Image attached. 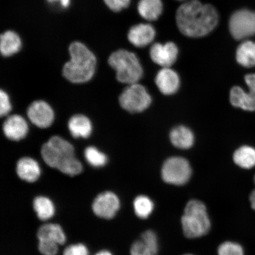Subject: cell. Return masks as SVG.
Masks as SVG:
<instances>
[{
  "mask_svg": "<svg viewBox=\"0 0 255 255\" xmlns=\"http://www.w3.org/2000/svg\"><path fill=\"white\" fill-rule=\"evenodd\" d=\"M2 129L7 138L13 141H19L27 134L28 125L23 117L13 115L4 121Z\"/></svg>",
  "mask_w": 255,
  "mask_h": 255,
  "instance_id": "2e32d148",
  "label": "cell"
},
{
  "mask_svg": "<svg viewBox=\"0 0 255 255\" xmlns=\"http://www.w3.org/2000/svg\"><path fill=\"white\" fill-rule=\"evenodd\" d=\"M191 175L190 165L186 159L171 157L164 162L161 176L165 183L175 186H182L190 180Z\"/></svg>",
  "mask_w": 255,
  "mask_h": 255,
  "instance_id": "52a82bcc",
  "label": "cell"
},
{
  "mask_svg": "<svg viewBox=\"0 0 255 255\" xmlns=\"http://www.w3.org/2000/svg\"><path fill=\"white\" fill-rule=\"evenodd\" d=\"M178 1H183V0H178Z\"/></svg>",
  "mask_w": 255,
  "mask_h": 255,
  "instance_id": "8d00e7d4",
  "label": "cell"
},
{
  "mask_svg": "<svg viewBox=\"0 0 255 255\" xmlns=\"http://www.w3.org/2000/svg\"><path fill=\"white\" fill-rule=\"evenodd\" d=\"M92 207L94 214L98 218L110 220L119 212L121 202L116 194L105 191L96 197Z\"/></svg>",
  "mask_w": 255,
  "mask_h": 255,
  "instance_id": "30bf717a",
  "label": "cell"
},
{
  "mask_svg": "<svg viewBox=\"0 0 255 255\" xmlns=\"http://www.w3.org/2000/svg\"><path fill=\"white\" fill-rule=\"evenodd\" d=\"M105 5L113 12H120L130 4V0H103Z\"/></svg>",
  "mask_w": 255,
  "mask_h": 255,
  "instance_id": "f546056e",
  "label": "cell"
},
{
  "mask_svg": "<svg viewBox=\"0 0 255 255\" xmlns=\"http://www.w3.org/2000/svg\"><path fill=\"white\" fill-rule=\"evenodd\" d=\"M133 210L138 218H149L154 210V203L149 197L145 195L137 196L133 202Z\"/></svg>",
  "mask_w": 255,
  "mask_h": 255,
  "instance_id": "484cf974",
  "label": "cell"
},
{
  "mask_svg": "<svg viewBox=\"0 0 255 255\" xmlns=\"http://www.w3.org/2000/svg\"><path fill=\"white\" fill-rule=\"evenodd\" d=\"M108 64L116 72L120 82L128 85L137 84L142 77L143 69L135 53L126 49L114 51L108 57Z\"/></svg>",
  "mask_w": 255,
  "mask_h": 255,
  "instance_id": "5b68a950",
  "label": "cell"
},
{
  "mask_svg": "<svg viewBox=\"0 0 255 255\" xmlns=\"http://www.w3.org/2000/svg\"><path fill=\"white\" fill-rule=\"evenodd\" d=\"M68 128L75 138H88L92 130V124L87 117L83 115H75L70 119Z\"/></svg>",
  "mask_w": 255,
  "mask_h": 255,
  "instance_id": "d6986e66",
  "label": "cell"
},
{
  "mask_svg": "<svg viewBox=\"0 0 255 255\" xmlns=\"http://www.w3.org/2000/svg\"><path fill=\"white\" fill-rule=\"evenodd\" d=\"M155 36V30L149 24L133 25L128 32V39L136 47H144L151 44Z\"/></svg>",
  "mask_w": 255,
  "mask_h": 255,
  "instance_id": "5bb4252c",
  "label": "cell"
},
{
  "mask_svg": "<svg viewBox=\"0 0 255 255\" xmlns=\"http://www.w3.org/2000/svg\"><path fill=\"white\" fill-rule=\"evenodd\" d=\"M155 83L162 94L173 95L180 87V78L177 73L170 68H163L156 76Z\"/></svg>",
  "mask_w": 255,
  "mask_h": 255,
  "instance_id": "9a60e30c",
  "label": "cell"
},
{
  "mask_svg": "<svg viewBox=\"0 0 255 255\" xmlns=\"http://www.w3.org/2000/svg\"><path fill=\"white\" fill-rule=\"evenodd\" d=\"M11 105L9 97L5 92L1 90L0 92V116L4 117L10 112Z\"/></svg>",
  "mask_w": 255,
  "mask_h": 255,
  "instance_id": "1f68e13d",
  "label": "cell"
},
{
  "mask_svg": "<svg viewBox=\"0 0 255 255\" xmlns=\"http://www.w3.org/2000/svg\"><path fill=\"white\" fill-rule=\"evenodd\" d=\"M27 116L32 123L41 128L50 127L55 119L52 108L43 101L32 103L28 108Z\"/></svg>",
  "mask_w": 255,
  "mask_h": 255,
  "instance_id": "8fae6325",
  "label": "cell"
},
{
  "mask_svg": "<svg viewBox=\"0 0 255 255\" xmlns=\"http://www.w3.org/2000/svg\"><path fill=\"white\" fill-rule=\"evenodd\" d=\"M38 248L42 255H56L59 251L58 244L46 240H40Z\"/></svg>",
  "mask_w": 255,
  "mask_h": 255,
  "instance_id": "f1b7e54d",
  "label": "cell"
},
{
  "mask_svg": "<svg viewBox=\"0 0 255 255\" xmlns=\"http://www.w3.org/2000/svg\"><path fill=\"white\" fill-rule=\"evenodd\" d=\"M33 209L41 221H47L55 215V205L52 201L46 197H36L33 201Z\"/></svg>",
  "mask_w": 255,
  "mask_h": 255,
  "instance_id": "cb8c5ba5",
  "label": "cell"
},
{
  "mask_svg": "<svg viewBox=\"0 0 255 255\" xmlns=\"http://www.w3.org/2000/svg\"><path fill=\"white\" fill-rule=\"evenodd\" d=\"M163 11L161 0H140L138 11L140 15L148 21L158 20Z\"/></svg>",
  "mask_w": 255,
  "mask_h": 255,
  "instance_id": "44dd1931",
  "label": "cell"
},
{
  "mask_svg": "<svg viewBox=\"0 0 255 255\" xmlns=\"http://www.w3.org/2000/svg\"><path fill=\"white\" fill-rule=\"evenodd\" d=\"M181 224L187 238H200L208 234L211 221L205 204L198 200H190L185 206Z\"/></svg>",
  "mask_w": 255,
  "mask_h": 255,
  "instance_id": "277c9868",
  "label": "cell"
},
{
  "mask_svg": "<svg viewBox=\"0 0 255 255\" xmlns=\"http://www.w3.org/2000/svg\"><path fill=\"white\" fill-rule=\"evenodd\" d=\"M95 255H113V254H112L110 251L103 250L99 252V253H98Z\"/></svg>",
  "mask_w": 255,
  "mask_h": 255,
  "instance_id": "e575fe53",
  "label": "cell"
},
{
  "mask_svg": "<svg viewBox=\"0 0 255 255\" xmlns=\"http://www.w3.org/2000/svg\"><path fill=\"white\" fill-rule=\"evenodd\" d=\"M194 255L188 254H185V255Z\"/></svg>",
  "mask_w": 255,
  "mask_h": 255,
  "instance_id": "d590c367",
  "label": "cell"
},
{
  "mask_svg": "<svg viewBox=\"0 0 255 255\" xmlns=\"http://www.w3.org/2000/svg\"><path fill=\"white\" fill-rule=\"evenodd\" d=\"M238 62L245 68L255 66V43L246 41L239 45L237 50Z\"/></svg>",
  "mask_w": 255,
  "mask_h": 255,
  "instance_id": "603a6c76",
  "label": "cell"
},
{
  "mask_svg": "<svg viewBox=\"0 0 255 255\" xmlns=\"http://www.w3.org/2000/svg\"><path fill=\"white\" fill-rule=\"evenodd\" d=\"M234 160L238 166L250 169L255 166V149L250 146H243L236 151Z\"/></svg>",
  "mask_w": 255,
  "mask_h": 255,
  "instance_id": "d4e9b609",
  "label": "cell"
},
{
  "mask_svg": "<svg viewBox=\"0 0 255 255\" xmlns=\"http://www.w3.org/2000/svg\"><path fill=\"white\" fill-rule=\"evenodd\" d=\"M172 143L180 149H189L193 146L194 141L193 133L188 128L180 126L174 128L170 133Z\"/></svg>",
  "mask_w": 255,
  "mask_h": 255,
  "instance_id": "7402d4cb",
  "label": "cell"
},
{
  "mask_svg": "<svg viewBox=\"0 0 255 255\" xmlns=\"http://www.w3.org/2000/svg\"><path fill=\"white\" fill-rule=\"evenodd\" d=\"M85 157L89 164L95 167L104 166L107 162V156L94 146H89L86 148Z\"/></svg>",
  "mask_w": 255,
  "mask_h": 255,
  "instance_id": "4316f807",
  "label": "cell"
},
{
  "mask_svg": "<svg viewBox=\"0 0 255 255\" xmlns=\"http://www.w3.org/2000/svg\"><path fill=\"white\" fill-rule=\"evenodd\" d=\"M254 183L255 184V175L254 177ZM250 201L251 208L255 211V189L251 193L250 196Z\"/></svg>",
  "mask_w": 255,
  "mask_h": 255,
  "instance_id": "836d02e7",
  "label": "cell"
},
{
  "mask_svg": "<svg viewBox=\"0 0 255 255\" xmlns=\"http://www.w3.org/2000/svg\"><path fill=\"white\" fill-rule=\"evenodd\" d=\"M218 255H245L243 247L237 242L226 241L219 245Z\"/></svg>",
  "mask_w": 255,
  "mask_h": 255,
  "instance_id": "83f0119b",
  "label": "cell"
},
{
  "mask_svg": "<svg viewBox=\"0 0 255 255\" xmlns=\"http://www.w3.org/2000/svg\"><path fill=\"white\" fill-rule=\"evenodd\" d=\"M63 255H89V251L84 244H73L65 248Z\"/></svg>",
  "mask_w": 255,
  "mask_h": 255,
  "instance_id": "4dcf8cb0",
  "label": "cell"
},
{
  "mask_svg": "<svg viewBox=\"0 0 255 255\" xmlns=\"http://www.w3.org/2000/svg\"><path fill=\"white\" fill-rule=\"evenodd\" d=\"M37 238L40 240L55 242L59 245H64L66 237L61 226L53 223H47L41 226L37 232Z\"/></svg>",
  "mask_w": 255,
  "mask_h": 255,
  "instance_id": "ffe728a7",
  "label": "cell"
},
{
  "mask_svg": "<svg viewBox=\"0 0 255 255\" xmlns=\"http://www.w3.org/2000/svg\"><path fill=\"white\" fill-rule=\"evenodd\" d=\"M219 21L216 9L198 0L184 2L178 8L176 22L178 29L185 36L201 37L215 29Z\"/></svg>",
  "mask_w": 255,
  "mask_h": 255,
  "instance_id": "6da1fadb",
  "label": "cell"
},
{
  "mask_svg": "<svg viewBox=\"0 0 255 255\" xmlns=\"http://www.w3.org/2000/svg\"><path fill=\"white\" fill-rule=\"evenodd\" d=\"M229 30L235 39L241 40L255 34V12L242 9L234 12L229 20Z\"/></svg>",
  "mask_w": 255,
  "mask_h": 255,
  "instance_id": "ba28073f",
  "label": "cell"
},
{
  "mask_svg": "<svg viewBox=\"0 0 255 255\" xmlns=\"http://www.w3.org/2000/svg\"><path fill=\"white\" fill-rule=\"evenodd\" d=\"M23 41L17 32L8 30L3 32L0 36V52L5 57L16 55L21 49Z\"/></svg>",
  "mask_w": 255,
  "mask_h": 255,
  "instance_id": "e0dca14e",
  "label": "cell"
},
{
  "mask_svg": "<svg viewBox=\"0 0 255 255\" xmlns=\"http://www.w3.org/2000/svg\"><path fill=\"white\" fill-rule=\"evenodd\" d=\"M70 59L64 65V77L73 84H83L94 77L97 59L94 53L82 41H73L68 47Z\"/></svg>",
  "mask_w": 255,
  "mask_h": 255,
  "instance_id": "7a4b0ae2",
  "label": "cell"
},
{
  "mask_svg": "<svg viewBox=\"0 0 255 255\" xmlns=\"http://www.w3.org/2000/svg\"><path fill=\"white\" fill-rule=\"evenodd\" d=\"M149 54L153 62L163 68H170L176 61L178 50L173 42L155 43L150 48Z\"/></svg>",
  "mask_w": 255,
  "mask_h": 255,
  "instance_id": "7c38bea8",
  "label": "cell"
},
{
  "mask_svg": "<svg viewBox=\"0 0 255 255\" xmlns=\"http://www.w3.org/2000/svg\"><path fill=\"white\" fill-rule=\"evenodd\" d=\"M44 162L50 167L58 169L62 173L74 176L81 173L82 165L75 156L71 143L58 136H54L41 148Z\"/></svg>",
  "mask_w": 255,
  "mask_h": 255,
  "instance_id": "3957f363",
  "label": "cell"
},
{
  "mask_svg": "<svg viewBox=\"0 0 255 255\" xmlns=\"http://www.w3.org/2000/svg\"><path fill=\"white\" fill-rule=\"evenodd\" d=\"M46 1L51 5H57L62 9H66L71 5L72 0H46Z\"/></svg>",
  "mask_w": 255,
  "mask_h": 255,
  "instance_id": "d6a6232c",
  "label": "cell"
},
{
  "mask_svg": "<svg viewBox=\"0 0 255 255\" xmlns=\"http://www.w3.org/2000/svg\"><path fill=\"white\" fill-rule=\"evenodd\" d=\"M158 239L155 232L147 230L135 241L130 249V255H157Z\"/></svg>",
  "mask_w": 255,
  "mask_h": 255,
  "instance_id": "4fadbf2b",
  "label": "cell"
},
{
  "mask_svg": "<svg viewBox=\"0 0 255 255\" xmlns=\"http://www.w3.org/2000/svg\"><path fill=\"white\" fill-rule=\"evenodd\" d=\"M245 82L249 88L245 92L239 87L231 89L230 101L233 106L241 108L245 111H255V73L245 76Z\"/></svg>",
  "mask_w": 255,
  "mask_h": 255,
  "instance_id": "9c48e42d",
  "label": "cell"
},
{
  "mask_svg": "<svg viewBox=\"0 0 255 255\" xmlns=\"http://www.w3.org/2000/svg\"><path fill=\"white\" fill-rule=\"evenodd\" d=\"M18 176L28 183H33L39 179L40 168L34 159L28 157L19 159L16 168Z\"/></svg>",
  "mask_w": 255,
  "mask_h": 255,
  "instance_id": "ac0fdd59",
  "label": "cell"
},
{
  "mask_svg": "<svg viewBox=\"0 0 255 255\" xmlns=\"http://www.w3.org/2000/svg\"><path fill=\"white\" fill-rule=\"evenodd\" d=\"M120 104L123 109L131 113H141L147 109L151 103V98L142 85H129L121 94Z\"/></svg>",
  "mask_w": 255,
  "mask_h": 255,
  "instance_id": "8992f818",
  "label": "cell"
}]
</instances>
